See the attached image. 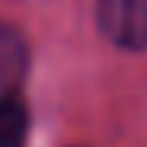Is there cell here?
Segmentation results:
<instances>
[{"label": "cell", "mask_w": 147, "mask_h": 147, "mask_svg": "<svg viewBox=\"0 0 147 147\" xmlns=\"http://www.w3.org/2000/svg\"><path fill=\"white\" fill-rule=\"evenodd\" d=\"M99 32L121 51H147V0H99Z\"/></svg>", "instance_id": "1"}, {"label": "cell", "mask_w": 147, "mask_h": 147, "mask_svg": "<svg viewBox=\"0 0 147 147\" xmlns=\"http://www.w3.org/2000/svg\"><path fill=\"white\" fill-rule=\"evenodd\" d=\"M29 67V45L19 29L0 22V96H13Z\"/></svg>", "instance_id": "2"}, {"label": "cell", "mask_w": 147, "mask_h": 147, "mask_svg": "<svg viewBox=\"0 0 147 147\" xmlns=\"http://www.w3.org/2000/svg\"><path fill=\"white\" fill-rule=\"evenodd\" d=\"M29 131V112L22 99L13 96H0V147H22Z\"/></svg>", "instance_id": "3"}]
</instances>
